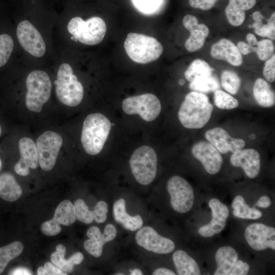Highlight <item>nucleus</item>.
Returning a JSON list of instances; mask_svg holds the SVG:
<instances>
[{
  "label": "nucleus",
  "instance_id": "nucleus-1",
  "mask_svg": "<svg viewBox=\"0 0 275 275\" xmlns=\"http://www.w3.org/2000/svg\"><path fill=\"white\" fill-rule=\"evenodd\" d=\"M213 105L204 93L193 91L187 94L178 111L181 124L186 128L199 129L210 119Z\"/></svg>",
  "mask_w": 275,
  "mask_h": 275
},
{
  "label": "nucleus",
  "instance_id": "nucleus-2",
  "mask_svg": "<svg viewBox=\"0 0 275 275\" xmlns=\"http://www.w3.org/2000/svg\"><path fill=\"white\" fill-rule=\"evenodd\" d=\"M112 123L104 115L92 113L85 118L81 130L80 141L85 152L95 155L102 150L108 138Z\"/></svg>",
  "mask_w": 275,
  "mask_h": 275
},
{
  "label": "nucleus",
  "instance_id": "nucleus-3",
  "mask_svg": "<svg viewBox=\"0 0 275 275\" xmlns=\"http://www.w3.org/2000/svg\"><path fill=\"white\" fill-rule=\"evenodd\" d=\"M128 57L139 64H147L158 59L163 52L161 43L155 38L134 33H129L124 43Z\"/></svg>",
  "mask_w": 275,
  "mask_h": 275
},
{
  "label": "nucleus",
  "instance_id": "nucleus-4",
  "mask_svg": "<svg viewBox=\"0 0 275 275\" xmlns=\"http://www.w3.org/2000/svg\"><path fill=\"white\" fill-rule=\"evenodd\" d=\"M54 83L57 97L62 104L74 107L81 103L84 88L69 64L63 63L60 66Z\"/></svg>",
  "mask_w": 275,
  "mask_h": 275
},
{
  "label": "nucleus",
  "instance_id": "nucleus-5",
  "mask_svg": "<svg viewBox=\"0 0 275 275\" xmlns=\"http://www.w3.org/2000/svg\"><path fill=\"white\" fill-rule=\"evenodd\" d=\"M71 40L87 45H95L102 42L106 32V25L102 18L92 17L84 20L80 17L71 18L67 24Z\"/></svg>",
  "mask_w": 275,
  "mask_h": 275
},
{
  "label": "nucleus",
  "instance_id": "nucleus-6",
  "mask_svg": "<svg viewBox=\"0 0 275 275\" xmlns=\"http://www.w3.org/2000/svg\"><path fill=\"white\" fill-rule=\"evenodd\" d=\"M26 107L32 112L40 113L51 95L52 85L49 75L44 71L34 70L26 78Z\"/></svg>",
  "mask_w": 275,
  "mask_h": 275
},
{
  "label": "nucleus",
  "instance_id": "nucleus-7",
  "mask_svg": "<svg viewBox=\"0 0 275 275\" xmlns=\"http://www.w3.org/2000/svg\"><path fill=\"white\" fill-rule=\"evenodd\" d=\"M157 156L151 147L144 145L138 148L129 160L131 172L138 182L144 185L154 180L157 171Z\"/></svg>",
  "mask_w": 275,
  "mask_h": 275
},
{
  "label": "nucleus",
  "instance_id": "nucleus-8",
  "mask_svg": "<svg viewBox=\"0 0 275 275\" xmlns=\"http://www.w3.org/2000/svg\"><path fill=\"white\" fill-rule=\"evenodd\" d=\"M122 107L125 114L139 115L143 120L147 122L156 119L161 110L159 100L151 93L127 97L122 101Z\"/></svg>",
  "mask_w": 275,
  "mask_h": 275
},
{
  "label": "nucleus",
  "instance_id": "nucleus-9",
  "mask_svg": "<svg viewBox=\"0 0 275 275\" xmlns=\"http://www.w3.org/2000/svg\"><path fill=\"white\" fill-rule=\"evenodd\" d=\"M61 135L48 130L41 134L36 141L39 164L46 171L54 167L60 150L63 144Z\"/></svg>",
  "mask_w": 275,
  "mask_h": 275
},
{
  "label": "nucleus",
  "instance_id": "nucleus-10",
  "mask_svg": "<svg viewBox=\"0 0 275 275\" xmlns=\"http://www.w3.org/2000/svg\"><path fill=\"white\" fill-rule=\"evenodd\" d=\"M167 190L171 205L175 211L184 213L191 209L195 198L194 190L185 179L179 176H172L168 181Z\"/></svg>",
  "mask_w": 275,
  "mask_h": 275
},
{
  "label": "nucleus",
  "instance_id": "nucleus-11",
  "mask_svg": "<svg viewBox=\"0 0 275 275\" xmlns=\"http://www.w3.org/2000/svg\"><path fill=\"white\" fill-rule=\"evenodd\" d=\"M18 40L23 49L31 55L40 58L45 53L46 44L41 34L26 20L21 21L16 29Z\"/></svg>",
  "mask_w": 275,
  "mask_h": 275
},
{
  "label": "nucleus",
  "instance_id": "nucleus-12",
  "mask_svg": "<svg viewBox=\"0 0 275 275\" xmlns=\"http://www.w3.org/2000/svg\"><path fill=\"white\" fill-rule=\"evenodd\" d=\"M135 239L139 246L156 254H169L175 249V243L172 240L160 235L150 226L141 228L136 232Z\"/></svg>",
  "mask_w": 275,
  "mask_h": 275
},
{
  "label": "nucleus",
  "instance_id": "nucleus-13",
  "mask_svg": "<svg viewBox=\"0 0 275 275\" xmlns=\"http://www.w3.org/2000/svg\"><path fill=\"white\" fill-rule=\"evenodd\" d=\"M245 238L249 245L256 251L270 248L275 250V229L262 223L249 225L244 232Z\"/></svg>",
  "mask_w": 275,
  "mask_h": 275
},
{
  "label": "nucleus",
  "instance_id": "nucleus-14",
  "mask_svg": "<svg viewBox=\"0 0 275 275\" xmlns=\"http://www.w3.org/2000/svg\"><path fill=\"white\" fill-rule=\"evenodd\" d=\"M193 155L202 164L210 174H217L221 170L223 158L220 152L210 143L200 142L191 148Z\"/></svg>",
  "mask_w": 275,
  "mask_h": 275
},
{
  "label": "nucleus",
  "instance_id": "nucleus-15",
  "mask_svg": "<svg viewBox=\"0 0 275 275\" xmlns=\"http://www.w3.org/2000/svg\"><path fill=\"white\" fill-rule=\"evenodd\" d=\"M20 154L19 160L14 166L15 172L19 175L25 176L30 174V168L38 167L39 159L36 144L29 138H22L18 142Z\"/></svg>",
  "mask_w": 275,
  "mask_h": 275
},
{
  "label": "nucleus",
  "instance_id": "nucleus-16",
  "mask_svg": "<svg viewBox=\"0 0 275 275\" xmlns=\"http://www.w3.org/2000/svg\"><path fill=\"white\" fill-rule=\"evenodd\" d=\"M212 219L207 225L199 228L198 232L204 237H210L219 233L225 227L229 212L226 205L217 199H212L209 202Z\"/></svg>",
  "mask_w": 275,
  "mask_h": 275
},
{
  "label": "nucleus",
  "instance_id": "nucleus-17",
  "mask_svg": "<svg viewBox=\"0 0 275 275\" xmlns=\"http://www.w3.org/2000/svg\"><path fill=\"white\" fill-rule=\"evenodd\" d=\"M230 163L235 167L242 169L250 178H255L260 171V156L254 149H244L233 152L230 157Z\"/></svg>",
  "mask_w": 275,
  "mask_h": 275
},
{
  "label": "nucleus",
  "instance_id": "nucleus-18",
  "mask_svg": "<svg viewBox=\"0 0 275 275\" xmlns=\"http://www.w3.org/2000/svg\"><path fill=\"white\" fill-rule=\"evenodd\" d=\"M182 23L185 28L190 33L185 43L186 49L189 52L198 50L203 47L209 35L208 26L203 23L199 24L198 18L190 14L184 17Z\"/></svg>",
  "mask_w": 275,
  "mask_h": 275
},
{
  "label": "nucleus",
  "instance_id": "nucleus-19",
  "mask_svg": "<svg viewBox=\"0 0 275 275\" xmlns=\"http://www.w3.org/2000/svg\"><path fill=\"white\" fill-rule=\"evenodd\" d=\"M206 139L220 153L226 154L242 149L245 146V142L241 139L231 137L228 133L221 127H215L205 132Z\"/></svg>",
  "mask_w": 275,
  "mask_h": 275
},
{
  "label": "nucleus",
  "instance_id": "nucleus-20",
  "mask_svg": "<svg viewBox=\"0 0 275 275\" xmlns=\"http://www.w3.org/2000/svg\"><path fill=\"white\" fill-rule=\"evenodd\" d=\"M210 54L214 59L226 61L234 66H239L242 63V54L237 46L226 38H222L213 44Z\"/></svg>",
  "mask_w": 275,
  "mask_h": 275
},
{
  "label": "nucleus",
  "instance_id": "nucleus-21",
  "mask_svg": "<svg viewBox=\"0 0 275 275\" xmlns=\"http://www.w3.org/2000/svg\"><path fill=\"white\" fill-rule=\"evenodd\" d=\"M113 213L115 221L124 228L131 231H135L142 227L143 221L140 215L131 216L126 210V202L122 199L115 202L113 207Z\"/></svg>",
  "mask_w": 275,
  "mask_h": 275
},
{
  "label": "nucleus",
  "instance_id": "nucleus-22",
  "mask_svg": "<svg viewBox=\"0 0 275 275\" xmlns=\"http://www.w3.org/2000/svg\"><path fill=\"white\" fill-rule=\"evenodd\" d=\"M256 0H229L225 12L229 22L234 26L243 23L245 18V11L253 8Z\"/></svg>",
  "mask_w": 275,
  "mask_h": 275
},
{
  "label": "nucleus",
  "instance_id": "nucleus-23",
  "mask_svg": "<svg viewBox=\"0 0 275 275\" xmlns=\"http://www.w3.org/2000/svg\"><path fill=\"white\" fill-rule=\"evenodd\" d=\"M217 267L214 275H228L238 260L235 250L230 246L219 248L215 255Z\"/></svg>",
  "mask_w": 275,
  "mask_h": 275
},
{
  "label": "nucleus",
  "instance_id": "nucleus-24",
  "mask_svg": "<svg viewBox=\"0 0 275 275\" xmlns=\"http://www.w3.org/2000/svg\"><path fill=\"white\" fill-rule=\"evenodd\" d=\"M65 246L61 244H58L56 246V252L51 255L50 259L56 267L66 273L72 272L74 266L80 264L84 257L81 253L78 252L73 254L68 260H65Z\"/></svg>",
  "mask_w": 275,
  "mask_h": 275
},
{
  "label": "nucleus",
  "instance_id": "nucleus-25",
  "mask_svg": "<svg viewBox=\"0 0 275 275\" xmlns=\"http://www.w3.org/2000/svg\"><path fill=\"white\" fill-rule=\"evenodd\" d=\"M22 190L15 177L9 173L0 174V198L3 200L14 202L21 196Z\"/></svg>",
  "mask_w": 275,
  "mask_h": 275
},
{
  "label": "nucleus",
  "instance_id": "nucleus-26",
  "mask_svg": "<svg viewBox=\"0 0 275 275\" xmlns=\"http://www.w3.org/2000/svg\"><path fill=\"white\" fill-rule=\"evenodd\" d=\"M173 260L178 274L199 275L200 268L195 260L185 251L180 250L173 254Z\"/></svg>",
  "mask_w": 275,
  "mask_h": 275
},
{
  "label": "nucleus",
  "instance_id": "nucleus-27",
  "mask_svg": "<svg viewBox=\"0 0 275 275\" xmlns=\"http://www.w3.org/2000/svg\"><path fill=\"white\" fill-rule=\"evenodd\" d=\"M253 95L258 104L263 107H270L274 105V92L269 84L264 79L257 78L253 89Z\"/></svg>",
  "mask_w": 275,
  "mask_h": 275
},
{
  "label": "nucleus",
  "instance_id": "nucleus-28",
  "mask_svg": "<svg viewBox=\"0 0 275 275\" xmlns=\"http://www.w3.org/2000/svg\"><path fill=\"white\" fill-rule=\"evenodd\" d=\"M233 214L237 217L243 219H256L262 216L261 212L254 207H250L245 203L242 196L238 195L232 203Z\"/></svg>",
  "mask_w": 275,
  "mask_h": 275
},
{
  "label": "nucleus",
  "instance_id": "nucleus-29",
  "mask_svg": "<svg viewBox=\"0 0 275 275\" xmlns=\"http://www.w3.org/2000/svg\"><path fill=\"white\" fill-rule=\"evenodd\" d=\"M52 218L64 226L73 224L76 219L73 204L68 200L61 202L57 207Z\"/></svg>",
  "mask_w": 275,
  "mask_h": 275
},
{
  "label": "nucleus",
  "instance_id": "nucleus-30",
  "mask_svg": "<svg viewBox=\"0 0 275 275\" xmlns=\"http://www.w3.org/2000/svg\"><path fill=\"white\" fill-rule=\"evenodd\" d=\"M219 88L217 78L212 75L196 77L189 84L191 90L204 94L214 92Z\"/></svg>",
  "mask_w": 275,
  "mask_h": 275
},
{
  "label": "nucleus",
  "instance_id": "nucleus-31",
  "mask_svg": "<svg viewBox=\"0 0 275 275\" xmlns=\"http://www.w3.org/2000/svg\"><path fill=\"white\" fill-rule=\"evenodd\" d=\"M117 233L115 227L109 224L105 227L103 233H101L97 227L93 226L88 230L87 235L89 239L94 240L103 247L105 243L113 240L116 237Z\"/></svg>",
  "mask_w": 275,
  "mask_h": 275
},
{
  "label": "nucleus",
  "instance_id": "nucleus-32",
  "mask_svg": "<svg viewBox=\"0 0 275 275\" xmlns=\"http://www.w3.org/2000/svg\"><path fill=\"white\" fill-rule=\"evenodd\" d=\"M23 250V244L18 241L0 247V274L4 271L9 262L20 255Z\"/></svg>",
  "mask_w": 275,
  "mask_h": 275
},
{
  "label": "nucleus",
  "instance_id": "nucleus-33",
  "mask_svg": "<svg viewBox=\"0 0 275 275\" xmlns=\"http://www.w3.org/2000/svg\"><path fill=\"white\" fill-rule=\"evenodd\" d=\"M212 75V70L204 60L196 59L193 61L184 73L185 78L191 81L197 77Z\"/></svg>",
  "mask_w": 275,
  "mask_h": 275
},
{
  "label": "nucleus",
  "instance_id": "nucleus-34",
  "mask_svg": "<svg viewBox=\"0 0 275 275\" xmlns=\"http://www.w3.org/2000/svg\"><path fill=\"white\" fill-rule=\"evenodd\" d=\"M221 85L228 93L235 95L238 92L241 86L239 76L234 71L225 70L221 75Z\"/></svg>",
  "mask_w": 275,
  "mask_h": 275
},
{
  "label": "nucleus",
  "instance_id": "nucleus-35",
  "mask_svg": "<svg viewBox=\"0 0 275 275\" xmlns=\"http://www.w3.org/2000/svg\"><path fill=\"white\" fill-rule=\"evenodd\" d=\"M214 102L217 107L224 109H233L239 105V102L236 98L219 90L214 91Z\"/></svg>",
  "mask_w": 275,
  "mask_h": 275
},
{
  "label": "nucleus",
  "instance_id": "nucleus-36",
  "mask_svg": "<svg viewBox=\"0 0 275 275\" xmlns=\"http://www.w3.org/2000/svg\"><path fill=\"white\" fill-rule=\"evenodd\" d=\"M14 49L12 38L7 34L0 35V67L8 61Z\"/></svg>",
  "mask_w": 275,
  "mask_h": 275
},
{
  "label": "nucleus",
  "instance_id": "nucleus-37",
  "mask_svg": "<svg viewBox=\"0 0 275 275\" xmlns=\"http://www.w3.org/2000/svg\"><path fill=\"white\" fill-rule=\"evenodd\" d=\"M76 219L85 224H89L94 221L93 210H90L85 201L78 199L73 204Z\"/></svg>",
  "mask_w": 275,
  "mask_h": 275
},
{
  "label": "nucleus",
  "instance_id": "nucleus-38",
  "mask_svg": "<svg viewBox=\"0 0 275 275\" xmlns=\"http://www.w3.org/2000/svg\"><path fill=\"white\" fill-rule=\"evenodd\" d=\"M274 44L270 39H263L258 41L256 46L255 52L261 61L267 60L274 53Z\"/></svg>",
  "mask_w": 275,
  "mask_h": 275
},
{
  "label": "nucleus",
  "instance_id": "nucleus-39",
  "mask_svg": "<svg viewBox=\"0 0 275 275\" xmlns=\"http://www.w3.org/2000/svg\"><path fill=\"white\" fill-rule=\"evenodd\" d=\"M41 230L46 236H53L59 234L62 228L60 224L52 218L42 224Z\"/></svg>",
  "mask_w": 275,
  "mask_h": 275
},
{
  "label": "nucleus",
  "instance_id": "nucleus-40",
  "mask_svg": "<svg viewBox=\"0 0 275 275\" xmlns=\"http://www.w3.org/2000/svg\"><path fill=\"white\" fill-rule=\"evenodd\" d=\"M161 0H133L134 5L141 11L150 13L158 7Z\"/></svg>",
  "mask_w": 275,
  "mask_h": 275
},
{
  "label": "nucleus",
  "instance_id": "nucleus-41",
  "mask_svg": "<svg viewBox=\"0 0 275 275\" xmlns=\"http://www.w3.org/2000/svg\"><path fill=\"white\" fill-rule=\"evenodd\" d=\"M108 206L103 201H99L95 206L93 210L94 220L97 223H102L107 218Z\"/></svg>",
  "mask_w": 275,
  "mask_h": 275
},
{
  "label": "nucleus",
  "instance_id": "nucleus-42",
  "mask_svg": "<svg viewBox=\"0 0 275 275\" xmlns=\"http://www.w3.org/2000/svg\"><path fill=\"white\" fill-rule=\"evenodd\" d=\"M263 75L265 79L268 82H272L275 79V54L273 53L269 59L266 60Z\"/></svg>",
  "mask_w": 275,
  "mask_h": 275
},
{
  "label": "nucleus",
  "instance_id": "nucleus-43",
  "mask_svg": "<svg viewBox=\"0 0 275 275\" xmlns=\"http://www.w3.org/2000/svg\"><path fill=\"white\" fill-rule=\"evenodd\" d=\"M218 0H189L190 6L196 9L208 10L212 8Z\"/></svg>",
  "mask_w": 275,
  "mask_h": 275
},
{
  "label": "nucleus",
  "instance_id": "nucleus-44",
  "mask_svg": "<svg viewBox=\"0 0 275 275\" xmlns=\"http://www.w3.org/2000/svg\"><path fill=\"white\" fill-rule=\"evenodd\" d=\"M249 265L242 260H237L229 275H245L249 272Z\"/></svg>",
  "mask_w": 275,
  "mask_h": 275
},
{
  "label": "nucleus",
  "instance_id": "nucleus-45",
  "mask_svg": "<svg viewBox=\"0 0 275 275\" xmlns=\"http://www.w3.org/2000/svg\"><path fill=\"white\" fill-rule=\"evenodd\" d=\"M252 26L255 29V33L261 37H267L269 32V24L263 23L262 20L255 21Z\"/></svg>",
  "mask_w": 275,
  "mask_h": 275
},
{
  "label": "nucleus",
  "instance_id": "nucleus-46",
  "mask_svg": "<svg viewBox=\"0 0 275 275\" xmlns=\"http://www.w3.org/2000/svg\"><path fill=\"white\" fill-rule=\"evenodd\" d=\"M45 270V275H66L59 268L52 265L50 262H47L44 265Z\"/></svg>",
  "mask_w": 275,
  "mask_h": 275
},
{
  "label": "nucleus",
  "instance_id": "nucleus-47",
  "mask_svg": "<svg viewBox=\"0 0 275 275\" xmlns=\"http://www.w3.org/2000/svg\"><path fill=\"white\" fill-rule=\"evenodd\" d=\"M237 46L241 53L244 55L248 54L253 52H255L256 51V46H250L243 41L239 42Z\"/></svg>",
  "mask_w": 275,
  "mask_h": 275
},
{
  "label": "nucleus",
  "instance_id": "nucleus-48",
  "mask_svg": "<svg viewBox=\"0 0 275 275\" xmlns=\"http://www.w3.org/2000/svg\"><path fill=\"white\" fill-rule=\"evenodd\" d=\"M269 24V32L267 38L271 40L275 39V13L272 14L270 18L267 20Z\"/></svg>",
  "mask_w": 275,
  "mask_h": 275
},
{
  "label": "nucleus",
  "instance_id": "nucleus-49",
  "mask_svg": "<svg viewBox=\"0 0 275 275\" xmlns=\"http://www.w3.org/2000/svg\"><path fill=\"white\" fill-rule=\"evenodd\" d=\"M271 204L270 199L267 196H263L260 198L255 206L263 208H268Z\"/></svg>",
  "mask_w": 275,
  "mask_h": 275
},
{
  "label": "nucleus",
  "instance_id": "nucleus-50",
  "mask_svg": "<svg viewBox=\"0 0 275 275\" xmlns=\"http://www.w3.org/2000/svg\"><path fill=\"white\" fill-rule=\"evenodd\" d=\"M153 275H175L172 270L166 268H159L155 269L152 273Z\"/></svg>",
  "mask_w": 275,
  "mask_h": 275
},
{
  "label": "nucleus",
  "instance_id": "nucleus-51",
  "mask_svg": "<svg viewBox=\"0 0 275 275\" xmlns=\"http://www.w3.org/2000/svg\"><path fill=\"white\" fill-rule=\"evenodd\" d=\"M246 39L248 44L250 46H256L258 44V41L256 36L252 33H248L246 35Z\"/></svg>",
  "mask_w": 275,
  "mask_h": 275
},
{
  "label": "nucleus",
  "instance_id": "nucleus-52",
  "mask_svg": "<svg viewBox=\"0 0 275 275\" xmlns=\"http://www.w3.org/2000/svg\"><path fill=\"white\" fill-rule=\"evenodd\" d=\"M11 274H32V272L27 268L19 267L14 269L10 273Z\"/></svg>",
  "mask_w": 275,
  "mask_h": 275
},
{
  "label": "nucleus",
  "instance_id": "nucleus-53",
  "mask_svg": "<svg viewBox=\"0 0 275 275\" xmlns=\"http://www.w3.org/2000/svg\"><path fill=\"white\" fill-rule=\"evenodd\" d=\"M143 272L139 268H135L132 270H130V275H142Z\"/></svg>",
  "mask_w": 275,
  "mask_h": 275
},
{
  "label": "nucleus",
  "instance_id": "nucleus-54",
  "mask_svg": "<svg viewBox=\"0 0 275 275\" xmlns=\"http://www.w3.org/2000/svg\"><path fill=\"white\" fill-rule=\"evenodd\" d=\"M38 275H45V270L44 266H40L37 269Z\"/></svg>",
  "mask_w": 275,
  "mask_h": 275
},
{
  "label": "nucleus",
  "instance_id": "nucleus-55",
  "mask_svg": "<svg viewBox=\"0 0 275 275\" xmlns=\"http://www.w3.org/2000/svg\"><path fill=\"white\" fill-rule=\"evenodd\" d=\"M115 274H117V275H118V274L122 275V274H123V273H119V272H118V273H116Z\"/></svg>",
  "mask_w": 275,
  "mask_h": 275
},
{
  "label": "nucleus",
  "instance_id": "nucleus-56",
  "mask_svg": "<svg viewBox=\"0 0 275 275\" xmlns=\"http://www.w3.org/2000/svg\"><path fill=\"white\" fill-rule=\"evenodd\" d=\"M1 134H2V128H1V126L0 125V136H1Z\"/></svg>",
  "mask_w": 275,
  "mask_h": 275
},
{
  "label": "nucleus",
  "instance_id": "nucleus-57",
  "mask_svg": "<svg viewBox=\"0 0 275 275\" xmlns=\"http://www.w3.org/2000/svg\"><path fill=\"white\" fill-rule=\"evenodd\" d=\"M1 161L0 160V167H1Z\"/></svg>",
  "mask_w": 275,
  "mask_h": 275
}]
</instances>
